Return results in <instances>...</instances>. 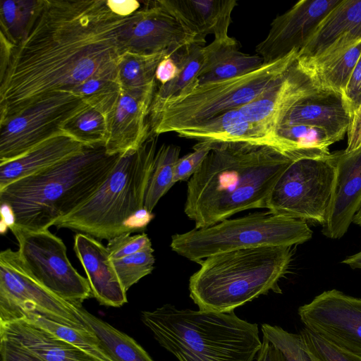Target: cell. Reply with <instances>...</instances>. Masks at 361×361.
Returning <instances> with one entry per match:
<instances>
[{"label":"cell","instance_id":"cell-34","mask_svg":"<svg viewBox=\"0 0 361 361\" xmlns=\"http://www.w3.org/2000/svg\"><path fill=\"white\" fill-rule=\"evenodd\" d=\"M172 56L179 68L178 74L171 81L159 86L155 90L152 101L172 97L191 83L197 78L203 66L205 48L204 46L193 44L181 49Z\"/></svg>","mask_w":361,"mask_h":361},{"label":"cell","instance_id":"cell-32","mask_svg":"<svg viewBox=\"0 0 361 361\" xmlns=\"http://www.w3.org/2000/svg\"><path fill=\"white\" fill-rule=\"evenodd\" d=\"M180 152V147L165 144L157 151L145 196L144 209L147 212L152 213L159 200L175 184L174 171Z\"/></svg>","mask_w":361,"mask_h":361},{"label":"cell","instance_id":"cell-45","mask_svg":"<svg viewBox=\"0 0 361 361\" xmlns=\"http://www.w3.org/2000/svg\"><path fill=\"white\" fill-rule=\"evenodd\" d=\"M1 54H0V79L6 73L11 57L16 47V45L6 38L3 34L0 33Z\"/></svg>","mask_w":361,"mask_h":361},{"label":"cell","instance_id":"cell-47","mask_svg":"<svg viewBox=\"0 0 361 361\" xmlns=\"http://www.w3.org/2000/svg\"><path fill=\"white\" fill-rule=\"evenodd\" d=\"M341 263L349 266L352 269H361V251L347 257Z\"/></svg>","mask_w":361,"mask_h":361},{"label":"cell","instance_id":"cell-10","mask_svg":"<svg viewBox=\"0 0 361 361\" xmlns=\"http://www.w3.org/2000/svg\"><path fill=\"white\" fill-rule=\"evenodd\" d=\"M8 228L18 241L23 264L43 287L77 306L92 295L88 280L72 266L60 238L49 229L30 231L13 224Z\"/></svg>","mask_w":361,"mask_h":361},{"label":"cell","instance_id":"cell-46","mask_svg":"<svg viewBox=\"0 0 361 361\" xmlns=\"http://www.w3.org/2000/svg\"><path fill=\"white\" fill-rule=\"evenodd\" d=\"M256 361H286L281 351L263 337Z\"/></svg>","mask_w":361,"mask_h":361},{"label":"cell","instance_id":"cell-14","mask_svg":"<svg viewBox=\"0 0 361 361\" xmlns=\"http://www.w3.org/2000/svg\"><path fill=\"white\" fill-rule=\"evenodd\" d=\"M142 4L124 32V51L145 54L168 51L173 54L184 47L198 44L196 36L161 0Z\"/></svg>","mask_w":361,"mask_h":361},{"label":"cell","instance_id":"cell-22","mask_svg":"<svg viewBox=\"0 0 361 361\" xmlns=\"http://www.w3.org/2000/svg\"><path fill=\"white\" fill-rule=\"evenodd\" d=\"M350 121L351 116L342 95L315 89L292 106L281 125L302 124L320 128L338 142L347 134Z\"/></svg>","mask_w":361,"mask_h":361},{"label":"cell","instance_id":"cell-3","mask_svg":"<svg viewBox=\"0 0 361 361\" xmlns=\"http://www.w3.org/2000/svg\"><path fill=\"white\" fill-rule=\"evenodd\" d=\"M119 157L107 154L104 144L86 146L78 154L11 183L0 190L3 219L30 231L48 229L96 192Z\"/></svg>","mask_w":361,"mask_h":361},{"label":"cell","instance_id":"cell-29","mask_svg":"<svg viewBox=\"0 0 361 361\" xmlns=\"http://www.w3.org/2000/svg\"><path fill=\"white\" fill-rule=\"evenodd\" d=\"M279 150L293 161L322 158L338 140L325 130L302 124H282L276 130Z\"/></svg>","mask_w":361,"mask_h":361},{"label":"cell","instance_id":"cell-11","mask_svg":"<svg viewBox=\"0 0 361 361\" xmlns=\"http://www.w3.org/2000/svg\"><path fill=\"white\" fill-rule=\"evenodd\" d=\"M87 103L72 91H59L0 124V164L15 159L58 133Z\"/></svg>","mask_w":361,"mask_h":361},{"label":"cell","instance_id":"cell-13","mask_svg":"<svg viewBox=\"0 0 361 361\" xmlns=\"http://www.w3.org/2000/svg\"><path fill=\"white\" fill-rule=\"evenodd\" d=\"M298 313L305 328L361 357V298L336 289L325 290L300 306Z\"/></svg>","mask_w":361,"mask_h":361},{"label":"cell","instance_id":"cell-30","mask_svg":"<svg viewBox=\"0 0 361 361\" xmlns=\"http://www.w3.org/2000/svg\"><path fill=\"white\" fill-rule=\"evenodd\" d=\"M172 54L168 51L151 54L124 51L117 67L121 89L135 97H154L157 68L164 57Z\"/></svg>","mask_w":361,"mask_h":361},{"label":"cell","instance_id":"cell-27","mask_svg":"<svg viewBox=\"0 0 361 361\" xmlns=\"http://www.w3.org/2000/svg\"><path fill=\"white\" fill-rule=\"evenodd\" d=\"M0 334L18 341L44 361H101L24 319L0 322Z\"/></svg>","mask_w":361,"mask_h":361},{"label":"cell","instance_id":"cell-39","mask_svg":"<svg viewBox=\"0 0 361 361\" xmlns=\"http://www.w3.org/2000/svg\"><path fill=\"white\" fill-rule=\"evenodd\" d=\"M152 247L145 233L130 235V233L121 234L109 240L106 248L111 259H121Z\"/></svg>","mask_w":361,"mask_h":361},{"label":"cell","instance_id":"cell-43","mask_svg":"<svg viewBox=\"0 0 361 361\" xmlns=\"http://www.w3.org/2000/svg\"><path fill=\"white\" fill-rule=\"evenodd\" d=\"M178 72L179 68L176 59L172 55H168L159 62L157 68L156 81L159 82V85H165L173 80Z\"/></svg>","mask_w":361,"mask_h":361},{"label":"cell","instance_id":"cell-26","mask_svg":"<svg viewBox=\"0 0 361 361\" xmlns=\"http://www.w3.org/2000/svg\"><path fill=\"white\" fill-rule=\"evenodd\" d=\"M204 48V62L197 78L191 82L194 85L236 78L249 73L264 64L258 54L239 51L238 42L230 36L220 39H214Z\"/></svg>","mask_w":361,"mask_h":361},{"label":"cell","instance_id":"cell-2","mask_svg":"<svg viewBox=\"0 0 361 361\" xmlns=\"http://www.w3.org/2000/svg\"><path fill=\"white\" fill-rule=\"evenodd\" d=\"M293 161L270 145L212 142L188 180L184 212L195 228H202L244 210L265 208L272 188Z\"/></svg>","mask_w":361,"mask_h":361},{"label":"cell","instance_id":"cell-40","mask_svg":"<svg viewBox=\"0 0 361 361\" xmlns=\"http://www.w3.org/2000/svg\"><path fill=\"white\" fill-rule=\"evenodd\" d=\"M212 142L199 141L193 151L178 159L174 171V183L190 179L199 169L212 149Z\"/></svg>","mask_w":361,"mask_h":361},{"label":"cell","instance_id":"cell-19","mask_svg":"<svg viewBox=\"0 0 361 361\" xmlns=\"http://www.w3.org/2000/svg\"><path fill=\"white\" fill-rule=\"evenodd\" d=\"M73 248L97 300L101 305L115 307L126 303V291L106 247L95 238L79 233L75 236Z\"/></svg>","mask_w":361,"mask_h":361},{"label":"cell","instance_id":"cell-5","mask_svg":"<svg viewBox=\"0 0 361 361\" xmlns=\"http://www.w3.org/2000/svg\"><path fill=\"white\" fill-rule=\"evenodd\" d=\"M292 247L264 246L212 255L189 279L190 297L199 310L233 312L270 291L281 293L279 282L288 272Z\"/></svg>","mask_w":361,"mask_h":361},{"label":"cell","instance_id":"cell-15","mask_svg":"<svg viewBox=\"0 0 361 361\" xmlns=\"http://www.w3.org/2000/svg\"><path fill=\"white\" fill-rule=\"evenodd\" d=\"M340 0H302L276 16L267 37L255 48L263 63L281 59L303 47L312 32Z\"/></svg>","mask_w":361,"mask_h":361},{"label":"cell","instance_id":"cell-36","mask_svg":"<svg viewBox=\"0 0 361 361\" xmlns=\"http://www.w3.org/2000/svg\"><path fill=\"white\" fill-rule=\"evenodd\" d=\"M152 247L127 257L112 259L117 275L126 291L154 269L155 258Z\"/></svg>","mask_w":361,"mask_h":361},{"label":"cell","instance_id":"cell-35","mask_svg":"<svg viewBox=\"0 0 361 361\" xmlns=\"http://www.w3.org/2000/svg\"><path fill=\"white\" fill-rule=\"evenodd\" d=\"M39 0H2L0 33L16 46L23 39L35 15Z\"/></svg>","mask_w":361,"mask_h":361},{"label":"cell","instance_id":"cell-33","mask_svg":"<svg viewBox=\"0 0 361 361\" xmlns=\"http://www.w3.org/2000/svg\"><path fill=\"white\" fill-rule=\"evenodd\" d=\"M64 131L85 146L105 143L107 134L106 112L97 106L88 104L66 121Z\"/></svg>","mask_w":361,"mask_h":361},{"label":"cell","instance_id":"cell-21","mask_svg":"<svg viewBox=\"0 0 361 361\" xmlns=\"http://www.w3.org/2000/svg\"><path fill=\"white\" fill-rule=\"evenodd\" d=\"M161 1L196 36L198 44L204 45L209 35L216 39L229 37L228 27L236 0Z\"/></svg>","mask_w":361,"mask_h":361},{"label":"cell","instance_id":"cell-23","mask_svg":"<svg viewBox=\"0 0 361 361\" xmlns=\"http://www.w3.org/2000/svg\"><path fill=\"white\" fill-rule=\"evenodd\" d=\"M174 133L179 137L198 141L247 142L270 145L279 149L278 139L249 122L239 109L228 110L207 120L178 128Z\"/></svg>","mask_w":361,"mask_h":361},{"label":"cell","instance_id":"cell-6","mask_svg":"<svg viewBox=\"0 0 361 361\" xmlns=\"http://www.w3.org/2000/svg\"><path fill=\"white\" fill-rule=\"evenodd\" d=\"M157 136L151 132L137 150L120 155L96 192L54 226L108 240L128 233L126 222L144 209L147 185L157 151Z\"/></svg>","mask_w":361,"mask_h":361},{"label":"cell","instance_id":"cell-17","mask_svg":"<svg viewBox=\"0 0 361 361\" xmlns=\"http://www.w3.org/2000/svg\"><path fill=\"white\" fill-rule=\"evenodd\" d=\"M315 89L295 61L274 84L239 110L249 122L277 138L276 130L288 111Z\"/></svg>","mask_w":361,"mask_h":361},{"label":"cell","instance_id":"cell-4","mask_svg":"<svg viewBox=\"0 0 361 361\" xmlns=\"http://www.w3.org/2000/svg\"><path fill=\"white\" fill-rule=\"evenodd\" d=\"M141 319L178 361H254L262 347L258 325L234 311L180 310L165 304L142 312Z\"/></svg>","mask_w":361,"mask_h":361},{"label":"cell","instance_id":"cell-8","mask_svg":"<svg viewBox=\"0 0 361 361\" xmlns=\"http://www.w3.org/2000/svg\"><path fill=\"white\" fill-rule=\"evenodd\" d=\"M312 237L305 221L276 215L269 212H255L235 219H226L213 226L193 228L171 237L173 251L200 264L221 252L264 246L292 247Z\"/></svg>","mask_w":361,"mask_h":361},{"label":"cell","instance_id":"cell-1","mask_svg":"<svg viewBox=\"0 0 361 361\" xmlns=\"http://www.w3.org/2000/svg\"><path fill=\"white\" fill-rule=\"evenodd\" d=\"M141 6L135 0H39L0 79V124L93 78L118 80L123 36Z\"/></svg>","mask_w":361,"mask_h":361},{"label":"cell","instance_id":"cell-31","mask_svg":"<svg viewBox=\"0 0 361 361\" xmlns=\"http://www.w3.org/2000/svg\"><path fill=\"white\" fill-rule=\"evenodd\" d=\"M74 307L84 323L98 336L117 361H154L131 337L88 312Z\"/></svg>","mask_w":361,"mask_h":361},{"label":"cell","instance_id":"cell-7","mask_svg":"<svg viewBox=\"0 0 361 361\" xmlns=\"http://www.w3.org/2000/svg\"><path fill=\"white\" fill-rule=\"evenodd\" d=\"M298 51L264 63L243 75L201 85L189 84L178 94L152 101L150 131L157 135L174 133L251 102L274 84L296 61Z\"/></svg>","mask_w":361,"mask_h":361},{"label":"cell","instance_id":"cell-25","mask_svg":"<svg viewBox=\"0 0 361 361\" xmlns=\"http://www.w3.org/2000/svg\"><path fill=\"white\" fill-rule=\"evenodd\" d=\"M361 39V0H340L321 20L298 59L318 56L332 45Z\"/></svg>","mask_w":361,"mask_h":361},{"label":"cell","instance_id":"cell-16","mask_svg":"<svg viewBox=\"0 0 361 361\" xmlns=\"http://www.w3.org/2000/svg\"><path fill=\"white\" fill-rule=\"evenodd\" d=\"M361 207V147L338 152L334 180L322 233L340 239Z\"/></svg>","mask_w":361,"mask_h":361},{"label":"cell","instance_id":"cell-48","mask_svg":"<svg viewBox=\"0 0 361 361\" xmlns=\"http://www.w3.org/2000/svg\"><path fill=\"white\" fill-rule=\"evenodd\" d=\"M353 223L361 227V207L355 215Z\"/></svg>","mask_w":361,"mask_h":361},{"label":"cell","instance_id":"cell-12","mask_svg":"<svg viewBox=\"0 0 361 361\" xmlns=\"http://www.w3.org/2000/svg\"><path fill=\"white\" fill-rule=\"evenodd\" d=\"M17 308H32L61 319L69 326L92 331L74 305L43 287L23 264L18 251L0 253V314Z\"/></svg>","mask_w":361,"mask_h":361},{"label":"cell","instance_id":"cell-44","mask_svg":"<svg viewBox=\"0 0 361 361\" xmlns=\"http://www.w3.org/2000/svg\"><path fill=\"white\" fill-rule=\"evenodd\" d=\"M347 136L345 152H349L361 147V104L352 116Z\"/></svg>","mask_w":361,"mask_h":361},{"label":"cell","instance_id":"cell-18","mask_svg":"<svg viewBox=\"0 0 361 361\" xmlns=\"http://www.w3.org/2000/svg\"><path fill=\"white\" fill-rule=\"evenodd\" d=\"M152 96L135 97L121 89L106 114L107 134L104 143L109 155H123L137 150L149 135V114Z\"/></svg>","mask_w":361,"mask_h":361},{"label":"cell","instance_id":"cell-24","mask_svg":"<svg viewBox=\"0 0 361 361\" xmlns=\"http://www.w3.org/2000/svg\"><path fill=\"white\" fill-rule=\"evenodd\" d=\"M85 147L64 131L56 133L23 155L0 164V190L16 180L78 154Z\"/></svg>","mask_w":361,"mask_h":361},{"label":"cell","instance_id":"cell-9","mask_svg":"<svg viewBox=\"0 0 361 361\" xmlns=\"http://www.w3.org/2000/svg\"><path fill=\"white\" fill-rule=\"evenodd\" d=\"M338 152L327 157L293 161L280 176L266 201L269 212L324 221L333 188Z\"/></svg>","mask_w":361,"mask_h":361},{"label":"cell","instance_id":"cell-37","mask_svg":"<svg viewBox=\"0 0 361 361\" xmlns=\"http://www.w3.org/2000/svg\"><path fill=\"white\" fill-rule=\"evenodd\" d=\"M261 330L263 337L281 351L286 361H312L300 333L269 324H262Z\"/></svg>","mask_w":361,"mask_h":361},{"label":"cell","instance_id":"cell-38","mask_svg":"<svg viewBox=\"0 0 361 361\" xmlns=\"http://www.w3.org/2000/svg\"><path fill=\"white\" fill-rule=\"evenodd\" d=\"M300 334L312 361H361V357L334 345L305 326Z\"/></svg>","mask_w":361,"mask_h":361},{"label":"cell","instance_id":"cell-41","mask_svg":"<svg viewBox=\"0 0 361 361\" xmlns=\"http://www.w3.org/2000/svg\"><path fill=\"white\" fill-rule=\"evenodd\" d=\"M0 361H44L18 341L0 334Z\"/></svg>","mask_w":361,"mask_h":361},{"label":"cell","instance_id":"cell-20","mask_svg":"<svg viewBox=\"0 0 361 361\" xmlns=\"http://www.w3.org/2000/svg\"><path fill=\"white\" fill-rule=\"evenodd\" d=\"M360 54L357 39L336 43L317 56L296 61L316 88L343 96Z\"/></svg>","mask_w":361,"mask_h":361},{"label":"cell","instance_id":"cell-28","mask_svg":"<svg viewBox=\"0 0 361 361\" xmlns=\"http://www.w3.org/2000/svg\"><path fill=\"white\" fill-rule=\"evenodd\" d=\"M26 319L56 337L68 342L101 361H117L103 342L92 331L78 329L56 322L30 308H18L0 314V322Z\"/></svg>","mask_w":361,"mask_h":361},{"label":"cell","instance_id":"cell-42","mask_svg":"<svg viewBox=\"0 0 361 361\" xmlns=\"http://www.w3.org/2000/svg\"><path fill=\"white\" fill-rule=\"evenodd\" d=\"M342 97L352 118L361 104V54Z\"/></svg>","mask_w":361,"mask_h":361}]
</instances>
